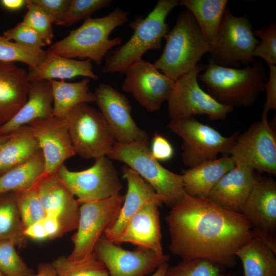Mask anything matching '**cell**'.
Instances as JSON below:
<instances>
[{
	"label": "cell",
	"mask_w": 276,
	"mask_h": 276,
	"mask_svg": "<svg viewBox=\"0 0 276 276\" xmlns=\"http://www.w3.org/2000/svg\"><path fill=\"white\" fill-rule=\"evenodd\" d=\"M165 221L169 250L182 259H203L232 268L236 251L251 239L252 227L242 213L209 198L185 194Z\"/></svg>",
	"instance_id": "6da1fadb"
},
{
	"label": "cell",
	"mask_w": 276,
	"mask_h": 276,
	"mask_svg": "<svg viewBox=\"0 0 276 276\" xmlns=\"http://www.w3.org/2000/svg\"><path fill=\"white\" fill-rule=\"evenodd\" d=\"M128 15L127 12L117 7L105 16L87 18L48 50L64 58L90 59L100 65L107 53L121 43V37L110 39L109 36L114 29L129 21Z\"/></svg>",
	"instance_id": "7a4b0ae2"
},
{
	"label": "cell",
	"mask_w": 276,
	"mask_h": 276,
	"mask_svg": "<svg viewBox=\"0 0 276 276\" xmlns=\"http://www.w3.org/2000/svg\"><path fill=\"white\" fill-rule=\"evenodd\" d=\"M204 70L198 78L207 93L222 105L249 107L264 90L266 73L260 61L240 69L221 66L209 59Z\"/></svg>",
	"instance_id": "3957f363"
},
{
	"label": "cell",
	"mask_w": 276,
	"mask_h": 276,
	"mask_svg": "<svg viewBox=\"0 0 276 276\" xmlns=\"http://www.w3.org/2000/svg\"><path fill=\"white\" fill-rule=\"evenodd\" d=\"M179 5L178 0H159L146 17L131 22L129 26L133 30L132 36L124 44L107 53L102 72L124 74L129 66L142 60L147 51L159 49L163 39L169 31L166 18Z\"/></svg>",
	"instance_id": "277c9868"
},
{
	"label": "cell",
	"mask_w": 276,
	"mask_h": 276,
	"mask_svg": "<svg viewBox=\"0 0 276 276\" xmlns=\"http://www.w3.org/2000/svg\"><path fill=\"white\" fill-rule=\"evenodd\" d=\"M165 38L163 52L153 64L174 81L193 70L202 56L212 49L187 9L179 13L174 27Z\"/></svg>",
	"instance_id": "5b68a950"
},
{
	"label": "cell",
	"mask_w": 276,
	"mask_h": 276,
	"mask_svg": "<svg viewBox=\"0 0 276 276\" xmlns=\"http://www.w3.org/2000/svg\"><path fill=\"white\" fill-rule=\"evenodd\" d=\"M124 163L149 183L163 203L171 208L186 194L181 175L164 167L151 155L148 141L123 144L115 142L106 155Z\"/></svg>",
	"instance_id": "8992f818"
},
{
	"label": "cell",
	"mask_w": 276,
	"mask_h": 276,
	"mask_svg": "<svg viewBox=\"0 0 276 276\" xmlns=\"http://www.w3.org/2000/svg\"><path fill=\"white\" fill-rule=\"evenodd\" d=\"M167 126L182 139V160L189 168L215 159L219 153L229 155L239 134L224 136L193 116L171 120Z\"/></svg>",
	"instance_id": "52a82bcc"
},
{
	"label": "cell",
	"mask_w": 276,
	"mask_h": 276,
	"mask_svg": "<svg viewBox=\"0 0 276 276\" xmlns=\"http://www.w3.org/2000/svg\"><path fill=\"white\" fill-rule=\"evenodd\" d=\"M259 42L247 16L236 17L226 7L210 59L223 67L251 65L256 62L253 51Z\"/></svg>",
	"instance_id": "ba28073f"
},
{
	"label": "cell",
	"mask_w": 276,
	"mask_h": 276,
	"mask_svg": "<svg viewBox=\"0 0 276 276\" xmlns=\"http://www.w3.org/2000/svg\"><path fill=\"white\" fill-rule=\"evenodd\" d=\"M65 120L76 153L83 158L106 156L116 142L101 112L86 103L74 107Z\"/></svg>",
	"instance_id": "9c48e42d"
},
{
	"label": "cell",
	"mask_w": 276,
	"mask_h": 276,
	"mask_svg": "<svg viewBox=\"0 0 276 276\" xmlns=\"http://www.w3.org/2000/svg\"><path fill=\"white\" fill-rule=\"evenodd\" d=\"M124 200V196L119 194L80 205L77 232L72 237L74 248L68 259L79 261L94 255L97 242L116 220Z\"/></svg>",
	"instance_id": "30bf717a"
},
{
	"label": "cell",
	"mask_w": 276,
	"mask_h": 276,
	"mask_svg": "<svg viewBox=\"0 0 276 276\" xmlns=\"http://www.w3.org/2000/svg\"><path fill=\"white\" fill-rule=\"evenodd\" d=\"M107 156L95 159L90 168L70 171L62 164L57 173L74 196L79 205L105 199L119 194L123 188L118 173Z\"/></svg>",
	"instance_id": "8fae6325"
},
{
	"label": "cell",
	"mask_w": 276,
	"mask_h": 276,
	"mask_svg": "<svg viewBox=\"0 0 276 276\" xmlns=\"http://www.w3.org/2000/svg\"><path fill=\"white\" fill-rule=\"evenodd\" d=\"M205 66L198 64L175 81L174 91L168 101V112L171 120L204 114L212 120H217L224 119L233 110L216 101L199 86L197 78Z\"/></svg>",
	"instance_id": "7c38bea8"
},
{
	"label": "cell",
	"mask_w": 276,
	"mask_h": 276,
	"mask_svg": "<svg viewBox=\"0 0 276 276\" xmlns=\"http://www.w3.org/2000/svg\"><path fill=\"white\" fill-rule=\"evenodd\" d=\"M271 125L268 120L256 121L239 134L229 153L235 165L275 175L276 134Z\"/></svg>",
	"instance_id": "4fadbf2b"
},
{
	"label": "cell",
	"mask_w": 276,
	"mask_h": 276,
	"mask_svg": "<svg viewBox=\"0 0 276 276\" xmlns=\"http://www.w3.org/2000/svg\"><path fill=\"white\" fill-rule=\"evenodd\" d=\"M95 257L107 270L109 276H146L155 271L170 258L145 248L125 249L103 235L94 248Z\"/></svg>",
	"instance_id": "5bb4252c"
},
{
	"label": "cell",
	"mask_w": 276,
	"mask_h": 276,
	"mask_svg": "<svg viewBox=\"0 0 276 276\" xmlns=\"http://www.w3.org/2000/svg\"><path fill=\"white\" fill-rule=\"evenodd\" d=\"M123 90L149 111L158 110L168 101L174 91L175 81L160 73L153 63L141 60L124 72Z\"/></svg>",
	"instance_id": "9a60e30c"
},
{
	"label": "cell",
	"mask_w": 276,
	"mask_h": 276,
	"mask_svg": "<svg viewBox=\"0 0 276 276\" xmlns=\"http://www.w3.org/2000/svg\"><path fill=\"white\" fill-rule=\"evenodd\" d=\"M94 94L95 102L116 142L148 141V134L132 119L131 105L124 95L106 83H100Z\"/></svg>",
	"instance_id": "2e32d148"
},
{
	"label": "cell",
	"mask_w": 276,
	"mask_h": 276,
	"mask_svg": "<svg viewBox=\"0 0 276 276\" xmlns=\"http://www.w3.org/2000/svg\"><path fill=\"white\" fill-rule=\"evenodd\" d=\"M28 125L44 157L42 178L56 173L66 159L76 154L65 119L52 115L35 120Z\"/></svg>",
	"instance_id": "e0dca14e"
},
{
	"label": "cell",
	"mask_w": 276,
	"mask_h": 276,
	"mask_svg": "<svg viewBox=\"0 0 276 276\" xmlns=\"http://www.w3.org/2000/svg\"><path fill=\"white\" fill-rule=\"evenodd\" d=\"M37 189L46 215L58 219L63 235L76 229L80 205L57 172L42 178L37 185Z\"/></svg>",
	"instance_id": "ac0fdd59"
},
{
	"label": "cell",
	"mask_w": 276,
	"mask_h": 276,
	"mask_svg": "<svg viewBox=\"0 0 276 276\" xmlns=\"http://www.w3.org/2000/svg\"><path fill=\"white\" fill-rule=\"evenodd\" d=\"M122 170L127 181V193L116 220L103 234L114 243L131 218L144 206L152 201L164 203L152 187L135 171L126 165Z\"/></svg>",
	"instance_id": "d6986e66"
},
{
	"label": "cell",
	"mask_w": 276,
	"mask_h": 276,
	"mask_svg": "<svg viewBox=\"0 0 276 276\" xmlns=\"http://www.w3.org/2000/svg\"><path fill=\"white\" fill-rule=\"evenodd\" d=\"M161 204L152 201L144 206L131 218L115 243H130L138 248L164 254L158 209Z\"/></svg>",
	"instance_id": "ffe728a7"
},
{
	"label": "cell",
	"mask_w": 276,
	"mask_h": 276,
	"mask_svg": "<svg viewBox=\"0 0 276 276\" xmlns=\"http://www.w3.org/2000/svg\"><path fill=\"white\" fill-rule=\"evenodd\" d=\"M241 213L252 227L274 231L276 228V182L271 177L256 175Z\"/></svg>",
	"instance_id": "44dd1931"
},
{
	"label": "cell",
	"mask_w": 276,
	"mask_h": 276,
	"mask_svg": "<svg viewBox=\"0 0 276 276\" xmlns=\"http://www.w3.org/2000/svg\"><path fill=\"white\" fill-rule=\"evenodd\" d=\"M28 72L13 62L0 61V126L10 121L28 99Z\"/></svg>",
	"instance_id": "7402d4cb"
},
{
	"label": "cell",
	"mask_w": 276,
	"mask_h": 276,
	"mask_svg": "<svg viewBox=\"0 0 276 276\" xmlns=\"http://www.w3.org/2000/svg\"><path fill=\"white\" fill-rule=\"evenodd\" d=\"M256 177L252 169L242 165H235L221 178L208 198L241 213Z\"/></svg>",
	"instance_id": "603a6c76"
},
{
	"label": "cell",
	"mask_w": 276,
	"mask_h": 276,
	"mask_svg": "<svg viewBox=\"0 0 276 276\" xmlns=\"http://www.w3.org/2000/svg\"><path fill=\"white\" fill-rule=\"evenodd\" d=\"M53 112V97L50 81H31L27 102L13 118L0 126V135L10 134L35 120L49 118Z\"/></svg>",
	"instance_id": "cb8c5ba5"
},
{
	"label": "cell",
	"mask_w": 276,
	"mask_h": 276,
	"mask_svg": "<svg viewBox=\"0 0 276 276\" xmlns=\"http://www.w3.org/2000/svg\"><path fill=\"white\" fill-rule=\"evenodd\" d=\"M235 166L229 155H223L182 171L183 189L186 194L208 198L221 178Z\"/></svg>",
	"instance_id": "d4e9b609"
},
{
	"label": "cell",
	"mask_w": 276,
	"mask_h": 276,
	"mask_svg": "<svg viewBox=\"0 0 276 276\" xmlns=\"http://www.w3.org/2000/svg\"><path fill=\"white\" fill-rule=\"evenodd\" d=\"M45 59L34 67H29L28 80L30 82L43 80L60 79L63 80L78 76H84L97 81L99 77L93 71L91 60H78L66 58L47 50Z\"/></svg>",
	"instance_id": "484cf974"
},
{
	"label": "cell",
	"mask_w": 276,
	"mask_h": 276,
	"mask_svg": "<svg viewBox=\"0 0 276 276\" xmlns=\"http://www.w3.org/2000/svg\"><path fill=\"white\" fill-rule=\"evenodd\" d=\"M44 157L41 150L24 162L0 175V194L26 190L42 179Z\"/></svg>",
	"instance_id": "4316f807"
},
{
	"label": "cell",
	"mask_w": 276,
	"mask_h": 276,
	"mask_svg": "<svg viewBox=\"0 0 276 276\" xmlns=\"http://www.w3.org/2000/svg\"><path fill=\"white\" fill-rule=\"evenodd\" d=\"M53 97V116L65 119L68 112L81 103L95 102L94 94L89 91V78L74 83L50 80Z\"/></svg>",
	"instance_id": "83f0119b"
},
{
	"label": "cell",
	"mask_w": 276,
	"mask_h": 276,
	"mask_svg": "<svg viewBox=\"0 0 276 276\" xmlns=\"http://www.w3.org/2000/svg\"><path fill=\"white\" fill-rule=\"evenodd\" d=\"M11 139L0 149V175L24 162L40 150L28 125L12 133Z\"/></svg>",
	"instance_id": "f1b7e54d"
},
{
	"label": "cell",
	"mask_w": 276,
	"mask_h": 276,
	"mask_svg": "<svg viewBox=\"0 0 276 276\" xmlns=\"http://www.w3.org/2000/svg\"><path fill=\"white\" fill-rule=\"evenodd\" d=\"M179 3L192 14L203 36L213 48L228 1L181 0Z\"/></svg>",
	"instance_id": "f546056e"
},
{
	"label": "cell",
	"mask_w": 276,
	"mask_h": 276,
	"mask_svg": "<svg viewBox=\"0 0 276 276\" xmlns=\"http://www.w3.org/2000/svg\"><path fill=\"white\" fill-rule=\"evenodd\" d=\"M275 255L253 238L236 252L243 264V276H276Z\"/></svg>",
	"instance_id": "4dcf8cb0"
},
{
	"label": "cell",
	"mask_w": 276,
	"mask_h": 276,
	"mask_svg": "<svg viewBox=\"0 0 276 276\" xmlns=\"http://www.w3.org/2000/svg\"><path fill=\"white\" fill-rule=\"evenodd\" d=\"M28 238L17 205L15 192L0 194V240H10L25 247Z\"/></svg>",
	"instance_id": "1f68e13d"
},
{
	"label": "cell",
	"mask_w": 276,
	"mask_h": 276,
	"mask_svg": "<svg viewBox=\"0 0 276 276\" xmlns=\"http://www.w3.org/2000/svg\"><path fill=\"white\" fill-rule=\"evenodd\" d=\"M57 276H109L104 264L95 256L79 261L61 256L52 263Z\"/></svg>",
	"instance_id": "d6a6232c"
},
{
	"label": "cell",
	"mask_w": 276,
	"mask_h": 276,
	"mask_svg": "<svg viewBox=\"0 0 276 276\" xmlns=\"http://www.w3.org/2000/svg\"><path fill=\"white\" fill-rule=\"evenodd\" d=\"M48 52L42 49H34L10 41L0 34V61H19L34 67L46 58Z\"/></svg>",
	"instance_id": "836d02e7"
},
{
	"label": "cell",
	"mask_w": 276,
	"mask_h": 276,
	"mask_svg": "<svg viewBox=\"0 0 276 276\" xmlns=\"http://www.w3.org/2000/svg\"><path fill=\"white\" fill-rule=\"evenodd\" d=\"M15 193L24 230L46 216L39 198L37 186Z\"/></svg>",
	"instance_id": "e575fe53"
},
{
	"label": "cell",
	"mask_w": 276,
	"mask_h": 276,
	"mask_svg": "<svg viewBox=\"0 0 276 276\" xmlns=\"http://www.w3.org/2000/svg\"><path fill=\"white\" fill-rule=\"evenodd\" d=\"M220 266L203 259H182L168 267L165 276H224Z\"/></svg>",
	"instance_id": "d590c367"
},
{
	"label": "cell",
	"mask_w": 276,
	"mask_h": 276,
	"mask_svg": "<svg viewBox=\"0 0 276 276\" xmlns=\"http://www.w3.org/2000/svg\"><path fill=\"white\" fill-rule=\"evenodd\" d=\"M14 242L0 240V271L4 276H34L30 268L17 254Z\"/></svg>",
	"instance_id": "8d00e7d4"
},
{
	"label": "cell",
	"mask_w": 276,
	"mask_h": 276,
	"mask_svg": "<svg viewBox=\"0 0 276 276\" xmlns=\"http://www.w3.org/2000/svg\"><path fill=\"white\" fill-rule=\"evenodd\" d=\"M27 11L24 16L22 22L35 30L45 43H51L53 37L52 22L49 16L38 5L32 0H26Z\"/></svg>",
	"instance_id": "74e56055"
},
{
	"label": "cell",
	"mask_w": 276,
	"mask_h": 276,
	"mask_svg": "<svg viewBox=\"0 0 276 276\" xmlns=\"http://www.w3.org/2000/svg\"><path fill=\"white\" fill-rule=\"evenodd\" d=\"M111 0H71L60 26L70 27L90 17L98 10L108 7Z\"/></svg>",
	"instance_id": "f35d334b"
},
{
	"label": "cell",
	"mask_w": 276,
	"mask_h": 276,
	"mask_svg": "<svg viewBox=\"0 0 276 276\" xmlns=\"http://www.w3.org/2000/svg\"><path fill=\"white\" fill-rule=\"evenodd\" d=\"M261 40L253 51V56L264 60L268 65H276V24L271 22L255 32Z\"/></svg>",
	"instance_id": "ab89813d"
},
{
	"label": "cell",
	"mask_w": 276,
	"mask_h": 276,
	"mask_svg": "<svg viewBox=\"0 0 276 276\" xmlns=\"http://www.w3.org/2000/svg\"><path fill=\"white\" fill-rule=\"evenodd\" d=\"M2 36L10 41L13 40L19 45L30 48L41 49L46 45L35 30L22 22L4 32Z\"/></svg>",
	"instance_id": "60d3db41"
},
{
	"label": "cell",
	"mask_w": 276,
	"mask_h": 276,
	"mask_svg": "<svg viewBox=\"0 0 276 276\" xmlns=\"http://www.w3.org/2000/svg\"><path fill=\"white\" fill-rule=\"evenodd\" d=\"M49 16L52 24L60 26L71 0H32Z\"/></svg>",
	"instance_id": "b9f144b4"
},
{
	"label": "cell",
	"mask_w": 276,
	"mask_h": 276,
	"mask_svg": "<svg viewBox=\"0 0 276 276\" xmlns=\"http://www.w3.org/2000/svg\"><path fill=\"white\" fill-rule=\"evenodd\" d=\"M269 68L268 79L264 84L266 90V101L261 113V121H267V114L271 109H276V65H268Z\"/></svg>",
	"instance_id": "7bdbcfd3"
},
{
	"label": "cell",
	"mask_w": 276,
	"mask_h": 276,
	"mask_svg": "<svg viewBox=\"0 0 276 276\" xmlns=\"http://www.w3.org/2000/svg\"><path fill=\"white\" fill-rule=\"evenodd\" d=\"M150 150L152 156L158 162L168 160L174 155V149L170 142L157 133L153 135Z\"/></svg>",
	"instance_id": "ee69618b"
},
{
	"label": "cell",
	"mask_w": 276,
	"mask_h": 276,
	"mask_svg": "<svg viewBox=\"0 0 276 276\" xmlns=\"http://www.w3.org/2000/svg\"><path fill=\"white\" fill-rule=\"evenodd\" d=\"M251 238L257 240L276 254V239L271 232L259 228L251 227Z\"/></svg>",
	"instance_id": "f6af8a7d"
},
{
	"label": "cell",
	"mask_w": 276,
	"mask_h": 276,
	"mask_svg": "<svg viewBox=\"0 0 276 276\" xmlns=\"http://www.w3.org/2000/svg\"><path fill=\"white\" fill-rule=\"evenodd\" d=\"M42 222L49 239H53L63 235L61 227L58 219L51 215H46Z\"/></svg>",
	"instance_id": "bcb514c9"
},
{
	"label": "cell",
	"mask_w": 276,
	"mask_h": 276,
	"mask_svg": "<svg viewBox=\"0 0 276 276\" xmlns=\"http://www.w3.org/2000/svg\"><path fill=\"white\" fill-rule=\"evenodd\" d=\"M24 234L27 238L37 241H43L49 239L42 219L31 224L24 230Z\"/></svg>",
	"instance_id": "7dc6e473"
},
{
	"label": "cell",
	"mask_w": 276,
	"mask_h": 276,
	"mask_svg": "<svg viewBox=\"0 0 276 276\" xmlns=\"http://www.w3.org/2000/svg\"><path fill=\"white\" fill-rule=\"evenodd\" d=\"M1 5L9 11H17L26 5V0H1Z\"/></svg>",
	"instance_id": "c3c4849f"
},
{
	"label": "cell",
	"mask_w": 276,
	"mask_h": 276,
	"mask_svg": "<svg viewBox=\"0 0 276 276\" xmlns=\"http://www.w3.org/2000/svg\"><path fill=\"white\" fill-rule=\"evenodd\" d=\"M34 276H57L52 264L40 263L37 269V273Z\"/></svg>",
	"instance_id": "681fc988"
},
{
	"label": "cell",
	"mask_w": 276,
	"mask_h": 276,
	"mask_svg": "<svg viewBox=\"0 0 276 276\" xmlns=\"http://www.w3.org/2000/svg\"><path fill=\"white\" fill-rule=\"evenodd\" d=\"M169 267L168 263L160 265L151 276H165L167 269Z\"/></svg>",
	"instance_id": "f907efd6"
},
{
	"label": "cell",
	"mask_w": 276,
	"mask_h": 276,
	"mask_svg": "<svg viewBox=\"0 0 276 276\" xmlns=\"http://www.w3.org/2000/svg\"><path fill=\"white\" fill-rule=\"evenodd\" d=\"M11 133L7 135H0V146L7 142L11 139Z\"/></svg>",
	"instance_id": "816d5d0a"
},
{
	"label": "cell",
	"mask_w": 276,
	"mask_h": 276,
	"mask_svg": "<svg viewBox=\"0 0 276 276\" xmlns=\"http://www.w3.org/2000/svg\"><path fill=\"white\" fill-rule=\"evenodd\" d=\"M224 276H232L231 274H229V273H227L226 274H225Z\"/></svg>",
	"instance_id": "f5cc1de1"
},
{
	"label": "cell",
	"mask_w": 276,
	"mask_h": 276,
	"mask_svg": "<svg viewBox=\"0 0 276 276\" xmlns=\"http://www.w3.org/2000/svg\"><path fill=\"white\" fill-rule=\"evenodd\" d=\"M0 276H4L2 272L0 271Z\"/></svg>",
	"instance_id": "db71d44e"
},
{
	"label": "cell",
	"mask_w": 276,
	"mask_h": 276,
	"mask_svg": "<svg viewBox=\"0 0 276 276\" xmlns=\"http://www.w3.org/2000/svg\"><path fill=\"white\" fill-rule=\"evenodd\" d=\"M3 145H4V144H3ZM2 146H3V145L0 146V149H1Z\"/></svg>",
	"instance_id": "11a10c76"
}]
</instances>
